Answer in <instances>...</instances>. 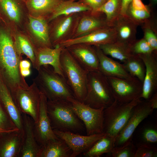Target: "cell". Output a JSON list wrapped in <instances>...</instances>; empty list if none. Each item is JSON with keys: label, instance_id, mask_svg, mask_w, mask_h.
Instances as JSON below:
<instances>
[{"label": "cell", "instance_id": "obj_27", "mask_svg": "<svg viewBox=\"0 0 157 157\" xmlns=\"http://www.w3.org/2000/svg\"><path fill=\"white\" fill-rule=\"evenodd\" d=\"M72 153L65 141L59 138L41 146L38 157H71Z\"/></svg>", "mask_w": 157, "mask_h": 157}, {"label": "cell", "instance_id": "obj_20", "mask_svg": "<svg viewBox=\"0 0 157 157\" xmlns=\"http://www.w3.org/2000/svg\"><path fill=\"white\" fill-rule=\"evenodd\" d=\"M24 133L18 129L0 133V157H19Z\"/></svg>", "mask_w": 157, "mask_h": 157}, {"label": "cell", "instance_id": "obj_17", "mask_svg": "<svg viewBox=\"0 0 157 157\" xmlns=\"http://www.w3.org/2000/svg\"><path fill=\"white\" fill-rule=\"evenodd\" d=\"M28 29L30 38L34 47L53 48L49 35V26L46 19L28 16Z\"/></svg>", "mask_w": 157, "mask_h": 157}, {"label": "cell", "instance_id": "obj_8", "mask_svg": "<svg viewBox=\"0 0 157 157\" xmlns=\"http://www.w3.org/2000/svg\"><path fill=\"white\" fill-rule=\"evenodd\" d=\"M76 115L83 123L87 135L104 133V108H92L74 98H69Z\"/></svg>", "mask_w": 157, "mask_h": 157}, {"label": "cell", "instance_id": "obj_12", "mask_svg": "<svg viewBox=\"0 0 157 157\" xmlns=\"http://www.w3.org/2000/svg\"><path fill=\"white\" fill-rule=\"evenodd\" d=\"M116 39V33L115 28L113 26H108L66 40L61 43L59 45L64 48L74 44L81 43L99 46L115 42Z\"/></svg>", "mask_w": 157, "mask_h": 157}, {"label": "cell", "instance_id": "obj_21", "mask_svg": "<svg viewBox=\"0 0 157 157\" xmlns=\"http://www.w3.org/2000/svg\"><path fill=\"white\" fill-rule=\"evenodd\" d=\"M23 140L19 157H38L41 146L37 142L34 131V122L28 115L22 113Z\"/></svg>", "mask_w": 157, "mask_h": 157}, {"label": "cell", "instance_id": "obj_29", "mask_svg": "<svg viewBox=\"0 0 157 157\" xmlns=\"http://www.w3.org/2000/svg\"><path fill=\"white\" fill-rule=\"evenodd\" d=\"M14 33L13 35L15 46L18 54L21 56L23 54L26 55L30 60L34 68L35 64L34 48L30 38L19 32Z\"/></svg>", "mask_w": 157, "mask_h": 157}, {"label": "cell", "instance_id": "obj_42", "mask_svg": "<svg viewBox=\"0 0 157 157\" xmlns=\"http://www.w3.org/2000/svg\"><path fill=\"white\" fill-rule=\"evenodd\" d=\"M130 4L133 8L138 9H147L150 6L144 5L142 0H132Z\"/></svg>", "mask_w": 157, "mask_h": 157}, {"label": "cell", "instance_id": "obj_26", "mask_svg": "<svg viewBox=\"0 0 157 157\" xmlns=\"http://www.w3.org/2000/svg\"><path fill=\"white\" fill-rule=\"evenodd\" d=\"M0 17L8 25L21 22L23 12L17 0H3L0 2Z\"/></svg>", "mask_w": 157, "mask_h": 157}, {"label": "cell", "instance_id": "obj_22", "mask_svg": "<svg viewBox=\"0 0 157 157\" xmlns=\"http://www.w3.org/2000/svg\"><path fill=\"white\" fill-rule=\"evenodd\" d=\"M99 61V71L107 77L129 79L132 78L123 64L114 60L105 55L98 46H94Z\"/></svg>", "mask_w": 157, "mask_h": 157}, {"label": "cell", "instance_id": "obj_4", "mask_svg": "<svg viewBox=\"0 0 157 157\" xmlns=\"http://www.w3.org/2000/svg\"><path fill=\"white\" fill-rule=\"evenodd\" d=\"M60 63L63 77L72 91L75 98L83 102L87 94L89 72L76 61L65 47L63 48L61 52Z\"/></svg>", "mask_w": 157, "mask_h": 157}, {"label": "cell", "instance_id": "obj_50", "mask_svg": "<svg viewBox=\"0 0 157 157\" xmlns=\"http://www.w3.org/2000/svg\"></svg>", "mask_w": 157, "mask_h": 157}, {"label": "cell", "instance_id": "obj_14", "mask_svg": "<svg viewBox=\"0 0 157 157\" xmlns=\"http://www.w3.org/2000/svg\"><path fill=\"white\" fill-rule=\"evenodd\" d=\"M47 99L41 92V99L38 119L34 123V131L36 140L40 146L49 141L58 139L51 126L47 110Z\"/></svg>", "mask_w": 157, "mask_h": 157}, {"label": "cell", "instance_id": "obj_24", "mask_svg": "<svg viewBox=\"0 0 157 157\" xmlns=\"http://www.w3.org/2000/svg\"><path fill=\"white\" fill-rule=\"evenodd\" d=\"M0 101L17 127L24 131L22 114L16 106L9 90L0 78Z\"/></svg>", "mask_w": 157, "mask_h": 157}, {"label": "cell", "instance_id": "obj_44", "mask_svg": "<svg viewBox=\"0 0 157 157\" xmlns=\"http://www.w3.org/2000/svg\"><path fill=\"white\" fill-rule=\"evenodd\" d=\"M31 66V63L29 60L22 59L20 60L19 64V69H30Z\"/></svg>", "mask_w": 157, "mask_h": 157}, {"label": "cell", "instance_id": "obj_15", "mask_svg": "<svg viewBox=\"0 0 157 157\" xmlns=\"http://www.w3.org/2000/svg\"><path fill=\"white\" fill-rule=\"evenodd\" d=\"M67 48L76 61L88 72L99 71V61L94 46L77 44Z\"/></svg>", "mask_w": 157, "mask_h": 157}, {"label": "cell", "instance_id": "obj_25", "mask_svg": "<svg viewBox=\"0 0 157 157\" xmlns=\"http://www.w3.org/2000/svg\"><path fill=\"white\" fill-rule=\"evenodd\" d=\"M64 0H25L29 15L35 18L47 19L56 8Z\"/></svg>", "mask_w": 157, "mask_h": 157}, {"label": "cell", "instance_id": "obj_31", "mask_svg": "<svg viewBox=\"0 0 157 157\" xmlns=\"http://www.w3.org/2000/svg\"><path fill=\"white\" fill-rule=\"evenodd\" d=\"M114 137L106 134L97 140L88 151L83 153L85 157H99L110 153L114 148Z\"/></svg>", "mask_w": 157, "mask_h": 157}, {"label": "cell", "instance_id": "obj_13", "mask_svg": "<svg viewBox=\"0 0 157 157\" xmlns=\"http://www.w3.org/2000/svg\"><path fill=\"white\" fill-rule=\"evenodd\" d=\"M55 134L66 143L72 151L71 157H75L90 149L106 133L86 135L70 132H63L53 130Z\"/></svg>", "mask_w": 157, "mask_h": 157}, {"label": "cell", "instance_id": "obj_32", "mask_svg": "<svg viewBox=\"0 0 157 157\" xmlns=\"http://www.w3.org/2000/svg\"><path fill=\"white\" fill-rule=\"evenodd\" d=\"M123 63L125 69L129 74L143 83L145 73V67L140 57L133 55Z\"/></svg>", "mask_w": 157, "mask_h": 157}, {"label": "cell", "instance_id": "obj_46", "mask_svg": "<svg viewBox=\"0 0 157 157\" xmlns=\"http://www.w3.org/2000/svg\"><path fill=\"white\" fill-rule=\"evenodd\" d=\"M20 74L24 78L29 76L31 74L30 69H20Z\"/></svg>", "mask_w": 157, "mask_h": 157}, {"label": "cell", "instance_id": "obj_5", "mask_svg": "<svg viewBox=\"0 0 157 157\" xmlns=\"http://www.w3.org/2000/svg\"><path fill=\"white\" fill-rule=\"evenodd\" d=\"M115 101L108 78L99 71L89 72L87 94L83 102L94 108H105Z\"/></svg>", "mask_w": 157, "mask_h": 157}, {"label": "cell", "instance_id": "obj_7", "mask_svg": "<svg viewBox=\"0 0 157 157\" xmlns=\"http://www.w3.org/2000/svg\"><path fill=\"white\" fill-rule=\"evenodd\" d=\"M154 110L149 99L140 101L133 107L124 127L114 138V147L122 146L132 141L133 135L139 124Z\"/></svg>", "mask_w": 157, "mask_h": 157}, {"label": "cell", "instance_id": "obj_33", "mask_svg": "<svg viewBox=\"0 0 157 157\" xmlns=\"http://www.w3.org/2000/svg\"><path fill=\"white\" fill-rule=\"evenodd\" d=\"M122 0H107L96 12L104 13L106 20L111 26L121 14Z\"/></svg>", "mask_w": 157, "mask_h": 157}, {"label": "cell", "instance_id": "obj_16", "mask_svg": "<svg viewBox=\"0 0 157 157\" xmlns=\"http://www.w3.org/2000/svg\"><path fill=\"white\" fill-rule=\"evenodd\" d=\"M145 67V73L140 98L149 99L157 89V54L151 53L139 56Z\"/></svg>", "mask_w": 157, "mask_h": 157}, {"label": "cell", "instance_id": "obj_2", "mask_svg": "<svg viewBox=\"0 0 157 157\" xmlns=\"http://www.w3.org/2000/svg\"><path fill=\"white\" fill-rule=\"evenodd\" d=\"M47 110L53 130L79 134L85 131L83 123L69 100H47Z\"/></svg>", "mask_w": 157, "mask_h": 157}, {"label": "cell", "instance_id": "obj_1", "mask_svg": "<svg viewBox=\"0 0 157 157\" xmlns=\"http://www.w3.org/2000/svg\"><path fill=\"white\" fill-rule=\"evenodd\" d=\"M22 59L16 49L11 28L0 18V78L13 98L18 89L29 87L20 74Z\"/></svg>", "mask_w": 157, "mask_h": 157}, {"label": "cell", "instance_id": "obj_48", "mask_svg": "<svg viewBox=\"0 0 157 157\" xmlns=\"http://www.w3.org/2000/svg\"><path fill=\"white\" fill-rule=\"evenodd\" d=\"M5 130L4 129H1V128L0 127V133H3V132L9 131H10L11 130Z\"/></svg>", "mask_w": 157, "mask_h": 157}, {"label": "cell", "instance_id": "obj_18", "mask_svg": "<svg viewBox=\"0 0 157 157\" xmlns=\"http://www.w3.org/2000/svg\"><path fill=\"white\" fill-rule=\"evenodd\" d=\"M63 48L59 45L53 48L34 47L35 56L34 68L37 70L42 66L49 65L55 72L64 77L60 63V56Z\"/></svg>", "mask_w": 157, "mask_h": 157}, {"label": "cell", "instance_id": "obj_51", "mask_svg": "<svg viewBox=\"0 0 157 157\" xmlns=\"http://www.w3.org/2000/svg\"><path fill=\"white\" fill-rule=\"evenodd\" d=\"M106 0L107 1V0Z\"/></svg>", "mask_w": 157, "mask_h": 157}, {"label": "cell", "instance_id": "obj_30", "mask_svg": "<svg viewBox=\"0 0 157 157\" xmlns=\"http://www.w3.org/2000/svg\"><path fill=\"white\" fill-rule=\"evenodd\" d=\"M130 46L116 41L98 47L105 55H109L123 63L133 55Z\"/></svg>", "mask_w": 157, "mask_h": 157}, {"label": "cell", "instance_id": "obj_37", "mask_svg": "<svg viewBox=\"0 0 157 157\" xmlns=\"http://www.w3.org/2000/svg\"><path fill=\"white\" fill-rule=\"evenodd\" d=\"M130 48L133 55L139 56L154 53L152 48L143 38L136 40L130 45Z\"/></svg>", "mask_w": 157, "mask_h": 157}, {"label": "cell", "instance_id": "obj_11", "mask_svg": "<svg viewBox=\"0 0 157 157\" xmlns=\"http://www.w3.org/2000/svg\"><path fill=\"white\" fill-rule=\"evenodd\" d=\"M80 16L79 13L61 15L51 21L49 35L53 47L72 38Z\"/></svg>", "mask_w": 157, "mask_h": 157}, {"label": "cell", "instance_id": "obj_9", "mask_svg": "<svg viewBox=\"0 0 157 157\" xmlns=\"http://www.w3.org/2000/svg\"><path fill=\"white\" fill-rule=\"evenodd\" d=\"M40 99L41 92L33 82L28 88L18 89L13 98L22 114L28 115L34 123L38 119Z\"/></svg>", "mask_w": 157, "mask_h": 157}, {"label": "cell", "instance_id": "obj_3", "mask_svg": "<svg viewBox=\"0 0 157 157\" xmlns=\"http://www.w3.org/2000/svg\"><path fill=\"white\" fill-rule=\"evenodd\" d=\"M33 81L47 100H68L74 98L73 93L65 78L54 72L49 65L41 66Z\"/></svg>", "mask_w": 157, "mask_h": 157}, {"label": "cell", "instance_id": "obj_19", "mask_svg": "<svg viewBox=\"0 0 157 157\" xmlns=\"http://www.w3.org/2000/svg\"><path fill=\"white\" fill-rule=\"evenodd\" d=\"M80 16L72 38L80 37L104 27L113 26L106 20L104 13L98 12L88 11Z\"/></svg>", "mask_w": 157, "mask_h": 157}, {"label": "cell", "instance_id": "obj_10", "mask_svg": "<svg viewBox=\"0 0 157 157\" xmlns=\"http://www.w3.org/2000/svg\"><path fill=\"white\" fill-rule=\"evenodd\" d=\"M115 100L121 103L130 102L140 97L142 83L135 77L129 79L107 77Z\"/></svg>", "mask_w": 157, "mask_h": 157}, {"label": "cell", "instance_id": "obj_40", "mask_svg": "<svg viewBox=\"0 0 157 157\" xmlns=\"http://www.w3.org/2000/svg\"><path fill=\"white\" fill-rule=\"evenodd\" d=\"M157 149L155 146L139 144L134 157H156Z\"/></svg>", "mask_w": 157, "mask_h": 157}, {"label": "cell", "instance_id": "obj_45", "mask_svg": "<svg viewBox=\"0 0 157 157\" xmlns=\"http://www.w3.org/2000/svg\"><path fill=\"white\" fill-rule=\"evenodd\" d=\"M151 106L154 110L157 108V92H155L149 99Z\"/></svg>", "mask_w": 157, "mask_h": 157}, {"label": "cell", "instance_id": "obj_23", "mask_svg": "<svg viewBox=\"0 0 157 157\" xmlns=\"http://www.w3.org/2000/svg\"><path fill=\"white\" fill-rule=\"evenodd\" d=\"M113 26L116 33V41L131 45L136 40L138 25L126 15L120 14Z\"/></svg>", "mask_w": 157, "mask_h": 157}, {"label": "cell", "instance_id": "obj_35", "mask_svg": "<svg viewBox=\"0 0 157 157\" xmlns=\"http://www.w3.org/2000/svg\"><path fill=\"white\" fill-rule=\"evenodd\" d=\"M151 7L147 9H138L133 8L130 4L125 15L138 26H141L152 17Z\"/></svg>", "mask_w": 157, "mask_h": 157}, {"label": "cell", "instance_id": "obj_47", "mask_svg": "<svg viewBox=\"0 0 157 157\" xmlns=\"http://www.w3.org/2000/svg\"><path fill=\"white\" fill-rule=\"evenodd\" d=\"M149 5L152 6H155L157 4V0H149Z\"/></svg>", "mask_w": 157, "mask_h": 157}, {"label": "cell", "instance_id": "obj_6", "mask_svg": "<svg viewBox=\"0 0 157 157\" xmlns=\"http://www.w3.org/2000/svg\"><path fill=\"white\" fill-rule=\"evenodd\" d=\"M138 98L128 103L115 101L104 109V133L114 138L126 124L133 107L140 101Z\"/></svg>", "mask_w": 157, "mask_h": 157}, {"label": "cell", "instance_id": "obj_49", "mask_svg": "<svg viewBox=\"0 0 157 157\" xmlns=\"http://www.w3.org/2000/svg\"><path fill=\"white\" fill-rule=\"evenodd\" d=\"M2 0H0V2L1 1H2Z\"/></svg>", "mask_w": 157, "mask_h": 157}, {"label": "cell", "instance_id": "obj_36", "mask_svg": "<svg viewBox=\"0 0 157 157\" xmlns=\"http://www.w3.org/2000/svg\"><path fill=\"white\" fill-rule=\"evenodd\" d=\"M139 144L155 146L157 142L156 126L149 125L143 127L139 135Z\"/></svg>", "mask_w": 157, "mask_h": 157}, {"label": "cell", "instance_id": "obj_34", "mask_svg": "<svg viewBox=\"0 0 157 157\" xmlns=\"http://www.w3.org/2000/svg\"><path fill=\"white\" fill-rule=\"evenodd\" d=\"M156 19L152 16L142 26L143 38L153 49L154 53H157V28Z\"/></svg>", "mask_w": 157, "mask_h": 157}, {"label": "cell", "instance_id": "obj_39", "mask_svg": "<svg viewBox=\"0 0 157 157\" xmlns=\"http://www.w3.org/2000/svg\"><path fill=\"white\" fill-rule=\"evenodd\" d=\"M0 127L6 130L18 129L0 101Z\"/></svg>", "mask_w": 157, "mask_h": 157}, {"label": "cell", "instance_id": "obj_38", "mask_svg": "<svg viewBox=\"0 0 157 157\" xmlns=\"http://www.w3.org/2000/svg\"><path fill=\"white\" fill-rule=\"evenodd\" d=\"M136 150L132 140L122 146L114 147L110 154L113 157H134Z\"/></svg>", "mask_w": 157, "mask_h": 157}, {"label": "cell", "instance_id": "obj_43", "mask_svg": "<svg viewBox=\"0 0 157 157\" xmlns=\"http://www.w3.org/2000/svg\"><path fill=\"white\" fill-rule=\"evenodd\" d=\"M132 0H122V8L120 15H125L126 10Z\"/></svg>", "mask_w": 157, "mask_h": 157}, {"label": "cell", "instance_id": "obj_41", "mask_svg": "<svg viewBox=\"0 0 157 157\" xmlns=\"http://www.w3.org/2000/svg\"><path fill=\"white\" fill-rule=\"evenodd\" d=\"M106 0H80L89 6L93 12H96L106 1Z\"/></svg>", "mask_w": 157, "mask_h": 157}, {"label": "cell", "instance_id": "obj_28", "mask_svg": "<svg viewBox=\"0 0 157 157\" xmlns=\"http://www.w3.org/2000/svg\"><path fill=\"white\" fill-rule=\"evenodd\" d=\"M75 0H64L61 2L47 18V22L51 21L61 15H67L91 11V8L86 4L80 1L76 2Z\"/></svg>", "mask_w": 157, "mask_h": 157}]
</instances>
